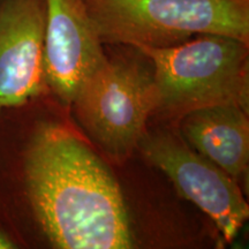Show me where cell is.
I'll list each match as a JSON object with an SVG mask.
<instances>
[{
	"instance_id": "1",
	"label": "cell",
	"mask_w": 249,
	"mask_h": 249,
	"mask_svg": "<svg viewBox=\"0 0 249 249\" xmlns=\"http://www.w3.org/2000/svg\"><path fill=\"white\" fill-rule=\"evenodd\" d=\"M24 182L37 222L54 248L134 247L119 183L92 149L62 124L37 126L24 157Z\"/></svg>"
},
{
	"instance_id": "4",
	"label": "cell",
	"mask_w": 249,
	"mask_h": 249,
	"mask_svg": "<svg viewBox=\"0 0 249 249\" xmlns=\"http://www.w3.org/2000/svg\"><path fill=\"white\" fill-rule=\"evenodd\" d=\"M77 123L112 160H126L144 136L155 112L152 73L134 61L107 59L73 99Z\"/></svg>"
},
{
	"instance_id": "3",
	"label": "cell",
	"mask_w": 249,
	"mask_h": 249,
	"mask_svg": "<svg viewBox=\"0 0 249 249\" xmlns=\"http://www.w3.org/2000/svg\"><path fill=\"white\" fill-rule=\"evenodd\" d=\"M102 44L169 48L200 35L249 43V0H83Z\"/></svg>"
},
{
	"instance_id": "9",
	"label": "cell",
	"mask_w": 249,
	"mask_h": 249,
	"mask_svg": "<svg viewBox=\"0 0 249 249\" xmlns=\"http://www.w3.org/2000/svg\"><path fill=\"white\" fill-rule=\"evenodd\" d=\"M13 248H17V245L14 244L13 240H12L6 233L0 231V249H13Z\"/></svg>"
},
{
	"instance_id": "2",
	"label": "cell",
	"mask_w": 249,
	"mask_h": 249,
	"mask_svg": "<svg viewBox=\"0 0 249 249\" xmlns=\"http://www.w3.org/2000/svg\"><path fill=\"white\" fill-rule=\"evenodd\" d=\"M248 45L209 34L169 48H136L154 65V113L179 120L216 105H238L248 111Z\"/></svg>"
},
{
	"instance_id": "7",
	"label": "cell",
	"mask_w": 249,
	"mask_h": 249,
	"mask_svg": "<svg viewBox=\"0 0 249 249\" xmlns=\"http://www.w3.org/2000/svg\"><path fill=\"white\" fill-rule=\"evenodd\" d=\"M45 82L65 104L107 61L83 0H45Z\"/></svg>"
},
{
	"instance_id": "8",
	"label": "cell",
	"mask_w": 249,
	"mask_h": 249,
	"mask_svg": "<svg viewBox=\"0 0 249 249\" xmlns=\"http://www.w3.org/2000/svg\"><path fill=\"white\" fill-rule=\"evenodd\" d=\"M180 121L183 139L233 179L244 178L249 164L248 111L216 105L192 111Z\"/></svg>"
},
{
	"instance_id": "6",
	"label": "cell",
	"mask_w": 249,
	"mask_h": 249,
	"mask_svg": "<svg viewBox=\"0 0 249 249\" xmlns=\"http://www.w3.org/2000/svg\"><path fill=\"white\" fill-rule=\"evenodd\" d=\"M45 26V0H0V111L43 91Z\"/></svg>"
},
{
	"instance_id": "5",
	"label": "cell",
	"mask_w": 249,
	"mask_h": 249,
	"mask_svg": "<svg viewBox=\"0 0 249 249\" xmlns=\"http://www.w3.org/2000/svg\"><path fill=\"white\" fill-rule=\"evenodd\" d=\"M139 147L149 163L169 177L179 194L213 219L225 240L235 238L249 216L235 179L172 133H145Z\"/></svg>"
}]
</instances>
